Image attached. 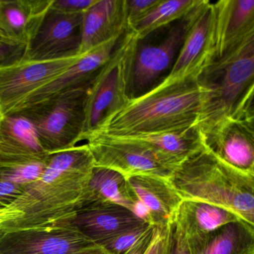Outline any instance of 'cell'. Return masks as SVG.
<instances>
[{
	"instance_id": "7402d4cb",
	"label": "cell",
	"mask_w": 254,
	"mask_h": 254,
	"mask_svg": "<svg viewBox=\"0 0 254 254\" xmlns=\"http://www.w3.org/2000/svg\"><path fill=\"white\" fill-rule=\"evenodd\" d=\"M187 240L191 254H254V225L240 220Z\"/></svg>"
},
{
	"instance_id": "f546056e",
	"label": "cell",
	"mask_w": 254,
	"mask_h": 254,
	"mask_svg": "<svg viewBox=\"0 0 254 254\" xmlns=\"http://www.w3.org/2000/svg\"><path fill=\"white\" fill-rule=\"evenodd\" d=\"M97 0H53L50 9L65 14H81L94 5Z\"/></svg>"
},
{
	"instance_id": "6da1fadb",
	"label": "cell",
	"mask_w": 254,
	"mask_h": 254,
	"mask_svg": "<svg viewBox=\"0 0 254 254\" xmlns=\"http://www.w3.org/2000/svg\"><path fill=\"white\" fill-rule=\"evenodd\" d=\"M94 166L86 144L50 154L41 178L0 210V232L48 227L73 215Z\"/></svg>"
},
{
	"instance_id": "1f68e13d",
	"label": "cell",
	"mask_w": 254,
	"mask_h": 254,
	"mask_svg": "<svg viewBox=\"0 0 254 254\" xmlns=\"http://www.w3.org/2000/svg\"><path fill=\"white\" fill-rule=\"evenodd\" d=\"M157 225H150L145 233L139 238V240L124 254H145L154 240Z\"/></svg>"
},
{
	"instance_id": "cb8c5ba5",
	"label": "cell",
	"mask_w": 254,
	"mask_h": 254,
	"mask_svg": "<svg viewBox=\"0 0 254 254\" xmlns=\"http://www.w3.org/2000/svg\"><path fill=\"white\" fill-rule=\"evenodd\" d=\"M94 202L116 203L132 212L133 200L129 194L126 177L113 169L94 166L81 205Z\"/></svg>"
},
{
	"instance_id": "484cf974",
	"label": "cell",
	"mask_w": 254,
	"mask_h": 254,
	"mask_svg": "<svg viewBox=\"0 0 254 254\" xmlns=\"http://www.w3.org/2000/svg\"><path fill=\"white\" fill-rule=\"evenodd\" d=\"M46 163H36L17 166H0V178L26 186L41 178L46 168Z\"/></svg>"
},
{
	"instance_id": "e575fe53",
	"label": "cell",
	"mask_w": 254,
	"mask_h": 254,
	"mask_svg": "<svg viewBox=\"0 0 254 254\" xmlns=\"http://www.w3.org/2000/svg\"><path fill=\"white\" fill-rule=\"evenodd\" d=\"M73 254H109L107 251H105L103 248L101 247L96 246L91 247V248H87L83 251H78Z\"/></svg>"
},
{
	"instance_id": "603a6c76",
	"label": "cell",
	"mask_w": 254,
	"mask_h": 254,
	"mask_svg": "<svg viewBox=\"0 0 254 254\" xmlns=\"http://www.w3.org/2000/svg\"><path fill=\"white\" fill-rule=\"evenodd\" d=\"M240 220L239 215L221 206L198 200H183L173 222L190 239L209 234L228 223Z\"/></svg>"
},
{
	"instance_id": "4316f807",
	"label": "cell",
	"mask_w": 254,
	"mask_h": 254,
	"mask_svg": "<svg viewBox=\"0 0 254 254\" xmlns=\"http://www.w3.org/2000/svg\"><path fill=\"white\" fill-rule=\"evenodd\" d=\"M149 226L143 224L129 229L104 242L100 247L109 254H124L139 240Z\"/></svg>"
},
{
	"instance_id": "8d00e7d4",
	"label": "cell",
	"mask_w": 254,
	"mask_h": 254,
	"mask_svg": "<svg viewBox=\"0 0 254 254\" xmlns=\"http://www.w3.org/2000/svg\"><path fill=\"white\" fill-rule=\"evenodd\" d=\"M2 42H1V41H0V44H2Z\"/></svg>"
},
{
	"instance_id": "7c38bea8",
	"label": "cell",
	"mask_w": 254,
	"mask_h": 254,
	"mask_svg": "<svg viewBox=\"0 0 254 254\" xmlns=\"http://www.w3.org/2000/svg\"><path fill=\"white\" fill-rule=\"evenodd\" d=\"M93 246L87 238L64 226L0 232V254H73Z\"/></svg>"
},
{
	"instance_id": "3957f363",
	"label": "cell",
	"mask_w": 254,
	"mask_h": 254,
	"mask_svg": "<svg viewBox=\"0 0 254 254\" xmlns=\"http://www.w3.org/2000/svg\"><path fill=\"white\" fill-rule=\"evenodd\" d=\"M196 80L201 91V133L226 119L254 112V36L212 58Z\"/></svg>"
},
{
	"instance_id": "8992f818",
	"label": "cell",
	"mask_w": 254,
	"mask_h": 254,
	"mask_svg": "<svg viewBox=\"0 0 254 254\" xmlns=\"http://www.w3.org/2000/svg\"><path fill=\"white\" fill-rule=\"evenodd\" d=\"M90 87L66 92L13 114L23 116L32 123L41 145L48 154L69 149L81 142L86 99Z\"/></svg>"
},
{
	"instance_id": "7a4b0ae2",
	"label": "cell",
	"mask_w": 254,
	"mask_h": 254,
	"mask_svg": "<svg viewBox=\"0 0 254 254\" xmlns=\"http://www.w3.org/2000/svg\"><path fill=\"white\" fill-rule=\"evenodd\" d=\"M201 104L196 78L162 83L148 93L129 99L120 112L92 133L122 136L183 130L197 126Z\"/></svg>"
},
{
	"instance_id": "74e56055",
	"label": "cell",
	"mask_w": 254,
	"mask_h": 254,
	"mask_svg": "<svg viewBox=\"0 0 254 254\" xmlns=\"http://www.w3.org/2000/svg\"><path fill=\"white\" fill-rule=\"evenodd\" d=\"M0 210H1V209H0Z\"/></svg>"
},
{
	"instance_id": "836d02e7",
	"label": "cell",
	"mask_w": 254,
	"mask_h": 254,
	"mask_svg": "<svg viewBox=\"0 0 254 254\" xmlns=\"http://www.w3.org/2000/svg\"><path fill=\"white\" fill-rule=\"evenodd\" d=\"M23 51V49L20 47H14L5 43L0 44V64L19 57Z\"/></svg>"
},
{
	"instance_id": "ffe728a7",
	"label": "cell",
	"mask_w": 254,
	"mask_h": 254,
	"mask_svg": "<svg viewBox=\"0 0 254 254\" xmlns=\"http://www.w3.org/2000/svg\"><path fill=\"white\" fill-rule=\"evenodd\" d=\"M127 31L125 0H97L83 14L78 55L88 53Z\"/></svg>"
},
{
	"instance_id": "83f0119b",
	"label": "cell",
	"mask_w": 254,
	"mask_h": 254,
	"mask_svg": "<svg viewBox=\"0 0 254 254\" xmlns=\"http://www.w3.org/2000/svg\"><path fill=\"white\" fill-rule=\"evenodd\" d=\"M159 2L160 0H125L127 30H131L132 28L144 18Z\"/></svg>"
},
{
	"instance_id": "d6986e66",
	"label": "cell",
	"mask_w": 254,
	"mask_h": 254,
	"mask_svg": "<svg viewBox=\"0 0 254 254\" xmlns=\"http://www.w3.org/2000/svg\"><path fill=\"white\" fill-rule=\"evenodd\" d=\"M53 0H0V34L4 42L24 49L35 36Z\"/></svg>"
},
{
	"instance_id": "f1b7e54d",
	"label": "cell",
	"mask_w": 254,
	"mask_h": 254,
	"mask_svg": "<svg viewBox=\"0 0 254 254\" xmlns=\"http://www.w3.org/2000/svg\"><path fill=\"white\" fill-rule=\"evenodd\" d=\"M172 222L157 226L155 236L145 254H171Z\"/></svg>"
},
{
	"instance_id": "8fae6325",
	"label": "cell",
	"mask_w": 254,
	"mask_h": 254,
	"mask_svg": "<svg viewBox=\"0 0 254 254\" xmlns=\"http://www.w3.org/2000/svg\"><path fill=\"white\" fill-rule=\"evenodd\" d=\"M202 136L205 149L215 158L254 176V119H226Z\"/></svg>"
},
{
	"instance_id": "d4e9b609",
	"label": "cell",
	"mask_w": 254,
	"mask_h": 254,
	"mask_svg": "<svg viewBox=\"0 0 254 254\" xmlns=\"http://www.w3.org/2000/svg\"><path fill=\"white\" fill-rule=\"evenodd\" d=\"M199 0H160L159 3L138 22L130 32L138 39L184 18L198 3Z\"/></svg>"
},
{
	"instance_id": "9a60e30c",
	"label": "cell",
	"mask_w": 254,
	"mask_h": 254,
	"mask_svg": "<svg viewBox=\"0 0 254 254\" xmlns=\"http://www.w3.org/2000/svg\"><path fill=\"white\" fill-rule=\"evenodd\" d=\"M146 224L131 211L105 202L83 203L73 215L54 225L73 229L95 245L104 242L129 229Z\"/></svg>"
},
{
	"instance_id": "30bf717a",
	"label": "cell",
	"mask_w": 254,
	"mask_h": 254,
	"mask_svg": "<svg viewBox=\"0 0 254 254\" xmlns=\"http://www.w3.org/2000/svg\"><path fill=\"white\" fill-rule=\"evenodd\" d=\"M83 14H65L50 8L19 59L25 62H45L78 55Z\"/></svg>"
},
{
	"instance_id": "5b68a950",
	"label": "cell",
	"mask_w": 254,
	"mask_h": 254,
	"mask_svg": "<svg viewBox=\"0 0 254 254\" xmlns=\"http://www.w3.org/2000/svg\"><path fill=\"white\" fill-rule=\"evenodd\" d=\"M192 10L178 21L140 39L136 38L127 78L129 99L148 93L169 76L187 35Z\"/></svg>"
},
{
	"instance_id": "277c9868",
	"label": "cell",
	"mask_w": 254,
	"mask_h": 254,
	"mask_svg": "<svg viewBox=\"0 0 254 254\" xmlns=\"http://www.w3.org/2000/svg\"><path fill=\"white\" fill-rule=\"evenodd\" d=\"M169 180L183 200L221 206L254 225V176L221 163L205 148L181 163Z\"/></svg>"
},
{
	"instance_id": "4fadbf2b",
	"label": "cell",
	"mask_w": 254,
	"mask_h": 254,
	"mask_svg": "<svg viewBox=\"0 0 254 254\" xmlns=\"http://www.w3.org/2000/svg\"><path fill=\"white\" fill-rule=\"evenodd\" d=\"M212 29V2L199 0L192 10L190 26L176 62L169 76L162 83L171 84L196 78L213 57Z\"/></svg>"
},
{
	"instance_id": "ba28073f",
	"label": "cell",
	"mask_w": 254,
	"mask_h": 254,
	"mask_svg": "<svg viewBox=\"0 0 254 254\" xmlns=\"http://www.w3.org/2000/svg\"><path fill=\"white\" fill-rule=\"evenodd\" d=\"M84 140L95 166L117 171L126 178L153 175L169 179L176 169L148 148L125 138L92 133Z\"/></svg>"
},
{
	"instance_id": "9c48e42d",
	"label": "cell",
	"mask_w": 254,
	"mask_h": 254,
	"mask_svg": "<svg viewBox=\"0 0 254 254\" xmlns=\"http://www.w3.org/2000/svg\"><path fill=\"white\" fill-rule=\"evenodd\" d=\"M80 56L45 62H25L19 56L1 64L0 119L14 112L28 96L65 72Z\"/></svg>"
},
{
	"instance_id": "d6a6232c",
	"label": "cell",
	"mask_w": 254,
	"mask_h": 254,
	"mask_svg": "<svg viewBox=\"0 0 254 254\" xmlns=\"http://www.w3.org/2000/svg\"><path fill=\"white\" fill-rule=\"evenodd\" d=\"M171 254H191L187 239L173 221H172V245Z\"/></svg>"
},
{
	"instance_id": "d590c367",
	"label": "cell",
	"mask_w": 254,
	"mask_h": 254,
	"mask_svg": "<svg viewBox=\"0 0 254 254\" xmlns=\"http://www.w3.org/2000/svg\"><path fill=\"white\" fill-rule=\"evenodd\" d=\"M0 41H1V42H2V43H5V42H4L3 38H2V35H1V34H0Z\"/></svg>"
},
{
	"instance_id": "ac0fdd59",
	"label": "cell",
	"mask_w": 254,
	"mask_h": 254,
	"mask_svg": "<svg viewBox=\"0 0 254 254\" xmlns=\"http://www.w3.org/2000/svg\"><path fill=\"white\" fill-rule=\"evenodd\" d=\"M49 156L26 117L12 114L0 119V166L45 163Z\"/></svg>"
},
{
	"instance_id": "52a82bcc",
	"label": "cell",
	"mask_w": 254,
	"mask_h": 254,
	"mask_svg": "<svg viewBox=\"0 0 254 254\" xmlns=\"http://www.w3.org/2000/svg\"><path fill=\"white\" fill-rule=\"evenodd\" d=\"M135 41V34L127 31L90 85L86 99L81 141L84 136L102 127L130 99L127 95V78Z\"/></svg>"
},
{
	"instance_id": "5bb4252c",
	"label": "cell",
	"mask_w": 254,
	"mask_h": 254,
	"mask_svg": "<svg viewBox=\"0 0 254 254\" xmlns=\"http://www.w3.org/2000/svg\"><path fill=\"white\" fill-rule=\"evenodd\" d=\"M124 35L81 55L70 67L31 93L11 114L44 103L66 92L91 85L120 45Z\"/></svg>"
},
{
	"instance_id": "44dd1931",
	"label": "cell",
	"mask_w": 254,
	"mask_h": 254,
	"mask_svg": "<svg viewBox=\"0 0 254 254\" xmlns=\"http://www.w3.org/2000/svg\"><path fill=\"white\" fill-rule=\"evenodd\" d=\"M118 137L145 147L175 169L184 160L204 148L203 136L197 126L174 131Z\"/></svg>"
},
{
	"instance_id": "4dcf8cb0",
	"label": "cell",
	"mask_w": 254,
	"mask_h": 254,
	"mask_svg": "<svg viewBox=\"0 0 254 254\" xmlns=\"http://www.w3.org/2000/svg\"><path fill=\"white\" fill-rule=\"evenodd\" d=\"M24 187L0 178V209L10 206L22 194Z\"/></svg>"
},
{
	"instance_id": "e0dca14e",
	"label": "cell",
	"mask_w": 254,
	"mask_h": 254,
	"mask_svg": "<svg viewBox=\"0 0 254 254\" xmlns=\"http://www.w3.org/2000/svg\"><path fill=\"white\" fill-rule=\"evenodd\" d=\"M213 8V57L254 36V0H221Z\"/></svg>"
},
{
	"instance_id": "2e32d148",
	"label": "cell",
	"mask_w": 254,
	"mask_h": 254,
	"mask_svg": "<svg viewBox=\"0 0 254 254\" xmlns=\"http://www.w3.org/2000/svg\"><path fill=\"white\" fill-rule=\"evenodd\" d=\"M126 179L133 200L132 212L138 218L150 225L173 221L183 199L169 179L153 175H135Z\"/></svg>"
}]
</instances>
